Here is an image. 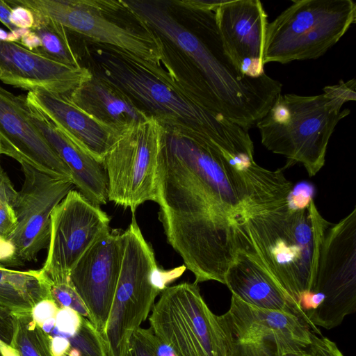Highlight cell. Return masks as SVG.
I'll return each mask as SVG.
<instances>
[{
  "instance_id": "1",
  "label": "cell",
  "mask_w": 356,
  "mask_h": 356,
  "mask_svg": "<svg viewBox=\"0 0 356 356\" xmlns=\"http://www.w3.org/2000/svg\"><path fill=\"white\" fill-rule=\"evenodd\" d=\"M292 187L282 170L266 169L254 156L234 155L165 127L154 202L168 243L197 284H225L237 250L236 225L285 204Z\"/></svg>"
},
{
  "instance_id": "2",
  "label": "cell",
  "mask_w": 356,
  "mask_h": 356,
  "mask_svg": "<svg viewBox=\"0 0 356 356\" xmlns=\"http://www.w3.org/2000/svg\"><path fill=\"white\" fill-rule=\"evenodd\" d=\"M99 74L115 84L165 128L232 154H253L248 131L227 119L220 104L194 87H182L161 66L99 44Z\"/></svg>"
},
{
  "instance_id": "3",
  "label": "cell",
  "mask_w": 356,
  "mask_h": 356,
  "mask_svg": "<svg viewBox=\"0 0 356 356\" xmlns=\"http://www.w3.org/2000/svg\"><path fill=\"white\" fill-rule=\"evenodd\" d=\"M327 222L314 200L302 209H291L286 202L240 220L234 240L236 248L254 257L300 309L302 296L314 283Z\"/></svg>"
},
{
  "instance_id": "4",
  "label": "cell",
  "mask_w": 356,
  "mask_h": 356,
  "mask_svg": "<svg viewBox=\"0 0 356 356\" xmlns=\"http://www.w3.org/2000/svg\"><path fill=\"white\" fill-rule=\"evenodd\" d=\"M355 86L353 79L325 86L320 95L280 94L256 126L262 145L290 163H301L310 177L314 176L325 164L337 124L350 113L341 108L355 101Z\"/></svg>"
},
{
  "instance_id": "5",
  "label": "cell",
  "mask_w": 356,
  "mask_h": 356,
  "mask_svg": "<svg viewBox=\"0 0 356 356\" xmlns=\"http://www.w3.org/2000/svg\"><path fill=\"white\" fill-rule=\"evenodd\" d=\"M120 1L122 8L144 28L174 44L188 57L226 111H234L248 101L256 81L239 73L226 54L213 10L190 8L198 26L194 31L180 24L159 1Z\"/></svg>"
},
{
  "instance_id": "6",
  "label": "cell",
  "mask_w": 356,
  "mask_h": 356,
  "mask_svg": "<svg viewBox=\"0 0 356 356\" xmlns=\"http://www.w3.org/2000/svg\"><path fill=\"white\" fill-rule=\"evenodd\" d=\"M268 22L263 63L281 64L317 59L356 22L352 0H294Z\"/></svg>"
},
{
  "instance_id": "7",
  "label": "cell",
  "mask_w": 356,
  "mask_h": 356,
  "mask_svg": "<svg viewBox=\"0 0 356 356\" xmlns=\"http://www.w3.org/2000/svg\"><path fill=\"white\" fill-rule=\"evenodd\" d=\"M122 236L121 268L103 335L107 356H128L133 333L147 319L156 296L167 284L134 214Z\"/></svg>"
},
{
  "instance_id": "8",
  "label": "cell",
  "mask_w": 356,
  "mask_h": 356,
  "mask_svg": "<svg viewBox=\"0 0 356 356\" xmlns=\"http://www.w3.org/2000/svg\"><path fill=\"white\" fill-rule=\"evenodd\" d=\"M151 312L149 327L177 356H234L223 316L211 312L197 284L166 286Z\"/></svg>"
},
{
  "instance_id": "9",
  "label": "cell",
  "mask_w": 356,
  "mask_h": 356,
  "mask_svg": "<svg viewBox=\"0 0 356 356\" xmlns=\"http://www.w3.org/2000/svg\"><path fill=\"white\" fill-rule=\"evenodd\" d=\"M309 292L320 305L305 314L309 327L339 325L356 309V208L337 223L327 222L322 234L315 278Z\"/></svg>"
},
{
  "instance_id": "10",
  "label": "cell",
  "mask_w": 356,
  "mask_h": 356,
  "mask_svg": "<svg viewBox=\"0 0 356 356\" xmlns=\"http://www.w3.org/2000/svg\"><path fill=\"white\" fill-rule=\"evenodd\" d=\"M165 127L154 118L122 128L105 156L108 200L134 214L147 201H154L156 179Z\"/></svg>"
},
{
  "instance_id": "11",
  "label": "cell",
  "mask_w": 356,
  "mask_h": 356,
  "mask_svg": "<svg viewBox=\"0 0 356 356\" xmlns=\"http://www.w3.org/2000/svg\"><path fill=\"white\" fill-rule=\"evenodd\" d=\"M51 18L65 29L83 35L98 44L113 47L161 66L165 61L160 37L146 29L138 32L122 27L104 16L120 8V1L78 0H6Z\"/></svg>"
},
{
  "instance_id": "12",
  "label": "cell",
  "mask_w": 356,
  "mask_h": 356,
  "mask_svg": "<svg viewBox=\"0 0 356 356\" xmlns=\"http://www.w3.org/2000/svg\"><path fill=\"white\" fill-rule=\"evenodd\" d=\"M110 218L79 191L71 190L51 211L47 256L42 271L51 282L70 280L72 268L102 234Z\"/></svg>"
},
{
  "instance_id": "13",
  "label": "cell",
  "mask_w": 356,
  "mask_h": 356,
  "mask_svg": "<svg viewBox=\"0 0 356 356\" xmlns=\"http://www.w3.org/2000/svg\"><path fill=\"white\" fill-rule=\"evenodd\" d=\"M24 183L14 207L17 224L8 241L22 264L35 261L40 252L47 248L50 216L74 185L70 179H57L21 163Z\"/></svg>"
},
{
  "instance_id": "14",
  "label": "cell",
  "mask_w": 356,
  "mask_h": 356,
  "mask_svg": "<svg viewBox=\"0 0 356 356\" xmlns=\"http://www.w3.org/2000/svg\"><path fill=\"white\" fill-rule=\"evenodd\" d=\"M124 252L122 232L109 230L98 238L72 268L70 279L102 334L112 306Z\"/></svg>"
},
{
  "instance_id": "15",
  "label": "cell",
  "mask_w": 356,
  "mask_h": 356,
  "mask_svg": "<svg viewBox=\"0 0 356 356\" xmlns=\"http://www.w3.org/2000/svg\"><path fill=\"white\" fill-rule=\"evenodd\" d=\"M0 147L1 154L26 163L57 179L72 174L31 117L26 97L15 95L0 86Z\"/></svg>"
},
{
  "instance_id": "16",
  "label": "cell",
  "mask_w": 356,
  "mask_h": 356,
  "mask_svg": "<svg viewBox=\"0 0 356 356\" xmlns=\"http://www.w3.org/2000/svg\"><path fill=\"white\" fill-rule=\"evenodd\" d=\"M223 48L237 71L264 74L263 53L268 15L259 0H224L214 10Z\"/></svg>"
},
{
  "instance_id": "17",
  "label": "cell",
  "mask_w": 356,
  "mask_h": 356,
  "mask_svg": "<svg viewBox=\"0 0 356 356\" xmlns=\"http://www.w3.org/2000/svg\"><path fill=\"white\" fill-rule=\"evenodd\" d=\"M92 74L87 67L69 66L18 43L0 40V80L6 84L68 97Z\"/></svg>"
},
{
  "instance_id": "18",
  "label": "cell",
  "mask_w": 356,
  "mask_h": 356,
  "mask_svg": "<svg viewBox=\"0 0 356 356\" xmlns=\"http://www.w3.org/2000/svg\"><path fill=\"white\" fill-rule=\"evenodd\" d=\"M26 97L30 105L103 163L121 129L95 120L66 96L38 90L29 92Z\"/></svg>"
},
{
  "instance_id": "19",
  "label": "cell",
  "mask_w": 356,
  "mask_h": 356,
  "mask_svg": "<svg viewBox=\"0 0 356 356\" xmlns=\"http://www.w3.org/2000/svg\"><path fill=\"white\" fill-rule=\"evenodd\" d=\"M29 106L33 123L70 170L74 185L92 204H105L108 201V178L103 163L94 159L39 111Z\"/></svg>"
},
{
  "instance_id": "20",
  "label": "cell",
  "mask_w": 356,
  "mask_h": 356,
  "mask_svg": "<svg viewBox=\"0 0 356 356\" xmlns=\"http://www.w3.org/2000/svg\"><path fill=\"white\" fill-rule=\"evenodd\" d=\"M225 284L232 295L247 304L291 314L307 324L303 312L265 268L254 257L240 249H237L226 272Z\"/></svg>"
},
{
  "instance_id": "21",
  "label": "cell",
  "mask_w": 356,
  "mask_h": 356,
  "mask_svg": "<svg viewBox=\"0 0 356 356\" xmlns=\"http://www.w3.org/2000/svg\"><path fill=\"white\" fill-rule=\"evenodd\" d=\"M67 98L95 120L118 129L150 116L126 92L99 73L92 72Z\"/></svg>"
},
{
  "instance_id": "22",
  "label": "cell",
  "mask_w": 356,
  "mask_h": 356,
  "mask_svg": "<svg viewBox=\"0 0 356 356\" xmlns=\"http://www.w3.org/2000/svg\"><path fill=\"white\" fill-rule=\"evenodd\" d=\"M222 316L234 340L283 333L307 345L311 341L308 325L296 316L254 307L234 295L229 310Z\"/></svg>"
},
{
  "instance_id": "23",
  "label": "cell",
  "mask_w": 356,
  "mask_h": 356,
  "mask_svg": "<svg viewBox=\"0 0 356 356\" xmlns=\"http://www.w3.org/2000/svg\"><path fill=\"white\" fill-rule=\"evenodd\" d=\"M49 299L48 280L42 270H15L0 264V307L20 316Z\"/></svg>"
},
{
  "instance_id": "24",
  "label": "cell",
  "mask_w": 356,
  "mask_h": 356,
  "mask_svg": "<svg viewBox=\"0 0 356 356\" xmlns=\"http://www.w3.org/2000/svg\"><path fill=\"white\" fill-rule=\"evenodd\" d=\"M32 12L35 23L31 30L41 42L40 47L35 52L69 66L81 67L70 43L66 29L49 17Z\"/></svg>"
},
{
  "instance_id": "25",
  "label": "cell",
  "mask_w": 356,
  "mask_h": 356,
  "mask_svg": "<svg viewBox=\"0 0 356 356\" xmlns=\"http://www.w3.org/2000/svg\"><path fill=\"white\" fill-rule=\"evenodd\" d=\"M10 346L19 356H54L47 334L31 313L15 316V332Z\"/></svg>"
},
{
  "instance_id": "26",
  "label": "cell",
  "mask_w": 356,
  "mask_h": 356,
  "mask_svg": "<svg viewBox=\"0 0 356 356\" xmlns=\"http://www.w3.org/2000/svg\"><path fill=\"white\" fill-rule=\"evenodd\" d=\"M308 345L283 333L243 340L234 339V356H280L292 350H307Z\"/></svg>"
},
{
  "instance_id": "27",
  "label": "cell",
  "mask_w": 356,
  "mask_h": 356,
  "mask_svg": "<svg viewBox=\"0 0 356 356\" xmlns=\"http://www.w3.org/2000/svg\"><path fill=\"white\" fill-rule=\"evenodd\" d=\"M69 341L70 349L77 351L79 356H107L102 334L87 318L83 317L80 329Z\"/></svg>"
},
{
  "instance_id": "28",
  "label": "cell",
  "mask_w": 356,
  "mask_h": 356,
  "mask_svg": "<svg viewBox=\"0 0 356 356\" xmlns=\"http://www.w3.org/2000/svg\"><path fill=\"white\" fill-rule=\"evenodd\" d=\"M48 284L49 299L59 308H71L82 316L89 318L88 310L74 289L70 279L56 282H51L48 280Z\"/></svg>"
},
{
  "instance_id": "29",
  "label": "cell",
  "mask_w": 356,
  "mask_h": 356,
  "mask_svg": "<svg viewBox=\"0 0 356 356\" xmlns=\"http://www.w3.org/2000/svg\"><path fill=\"white\" fill-rule=\"evenodd\" d=\"M310 341L307 348L310 356H344L337 344L327 337L311 332Z\"/></svg>"
},
{
  "instance_id": "30",
  "label": "cell",
  "mask_w": 356,
  "mask_h": 356,
  "mask_svg": "<svg viewBox=\"0 0 356 356\" xmlns=\"http://www.w3.org/2000/svg\"><path fill=\"white\" fill-rule=\"evenodd\" d=\"M313 187L308 183H299L293 186L286 200L289 207L293 209L308 208L313 199Z\"/></svg>"
},
{
  "instance_id": "31",
  "label": "cell",
  "mask_w": 356,
  "mask_h": 356,
  "mask_svg": "<svg viewBox=\"0 0 356 356\" xmlns=\"http://www.w3.org/2000/svg\"><path fill=\"white\" fill-rule=\"evenodd\" d=\"M17 224L14 208L8 203L0 201V241H7Z\"/></svg>"
},
{
  "instance_id": "32",
  "label": "cell",
  "mask_w": 356,
  "mask_h": 356,
  "mask_svg": "<svg viewBox=\"0 0 356 356\" xmlns=\"http://www.w3.org/2000/svg\"><path fill=\"white\" fill-rule=\"evenodd\" d=\"M142 331L153 356H177L172 348L159 338L150 327L142 328Z\"/></svg>"
},
{
  "instance_id": "33",
  "label": "cell",
  "mask_w": 356,
  "mask_h": 356,
  "mask_svg": "<svg viewBox=\"0 0 356 356\" xmlns=\"http://www.w3.org/2000/svg\"><path fill=\"white\" fill-rule=\"evenodd\" d=\"M8 4L12 7L10 17L12 24L17 29H31L35 23L33 12L22 6Z\"/></svg>"
},
{
  "instance_id": "34",
  "label": "cell",
  "mask_w": 356,
  "mask_h": 356,
  "mask_svg": "<svg viewBox=\"0 0 356 356\" xmlns=\"http://www.w3.org/2000/svg\"><path fill=\"white\" fill-rule=\"evenodd\" d=\"M15 332V316L0 307V341L10 346ZM0 356H2L0 350Z\"/></svg>"
},
{
  "instance_id": "35",
  "label": "cell",
  "mask_w": 356,
  "mask_h": 356,
  "mask_svg": "<svg viewBox=\"0 0 356 356\" xmlns=\"http://www.w3.org/2000/svg\"><path fill=\"white\" fill-rule=\"evenodd\" d=\"M17 198L18 191L15 189L7 173L0 165V201L7 202L14 208Z\"/></svg>"
},
{
  "instance_id": "36",
  "label": "cell",
  "mask_w": 356,
  "mask_h": 356,
  "mask_svg": "<svg viewBox=\"0 0 356 356\" xmlns=\"http://www.w3.org/2000/svg\"><path fill=\"white\" fill-rule=\"evenodd\" d=\"M128 356H153L143 334L142 327L136 330L130 339Z\"/></svg>"
},
{
  "instance_id": "37",
  "label": "cell",
  "mask_w": 356,
  "mask_h": 356,
  "mask_svg": "<svg viewBox=\"0 0 356 356\" xmlns=\"http://www.w3.org/2000/svg\"><path fill=\"white\" fill-rule=\"evenodd\" d=\"M18 44L33 51H36L41 46L40 40L31 29L28 30Z\"/></svg>"
},
{
  "instance_id": "38",
  "label": "cell",
  "mask_w": 356,
  "mask_h": 356,
  "mask_svg": "<svg viewBox=\"0 0 356 356\" xmlns=\"http://www.w3.org/2000/svg\"><path fill=\"white\" fill-rule=\"evenodd\" d=\"M12 7L6 1L0 0V22L3 24L10 31L17 29L11 22Z\"/></svg>"
},
{
  "instance_id": "39",
  "label": "cell",
  "mask_w": 356,
  "mask_h": 356,
  "mask_svg": "<svg viewBox=\"0 0 356 356\" xmlns=\"http://www.w3.org/2000/svg\"><path fill=\"white\" fill-rule=\"evenodd\" d=\"M0 350L2 356H19L17 352L10 346L4 344L0 341Z\"/></svg>"
},
{
  "instance_id": "40",
  "label": "cell",
  "mask_w": 356,
  "mask_h": 356,
  "mask_svg": "<svg viewBox=\"0 0 356 356\" xmlns=\"http://www.w3.org/2000/svg\"><path fill=\"white\" fill-rule=\"evenodd\" d=\"M280 356H310V355L307 352V350H303L288 351V352L283 353Z\"/></svg>"
},
{
  "instance_id": "41",
  "label": "cell",
  "mask_w": 356,
  "mask_h": 356,
  "mask_svg": "<svg viewBox=\"0 0 356 356\" xmlns=\"http://www.w3.org/2000/svg\"><path fill=\"white\" fill-rule=\"evenodd\" d=\"M1 154V147H0V155Z\"/></svg>"
}]
</instances>
